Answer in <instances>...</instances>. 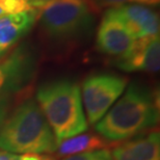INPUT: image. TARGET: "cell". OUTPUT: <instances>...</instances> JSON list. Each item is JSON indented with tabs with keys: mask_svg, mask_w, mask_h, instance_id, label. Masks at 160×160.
Masks as SVG:
<instances>
[{
	"mask_svg": "<svg viewBox=\"0 0 160 160\" xmlns=\"http://www.w3.org/2000/svg\"><path fill=\"white\" fill-rule=\"evenodd\" d=\"M158 120V104L153 94L146 86L132 83L123 97L95 124V129L108 142H120L156 126Z\"/></svg>",
	"mask_w": 160,
	"mask_h": 160,
	"instance_id": "obj_1",
	"label": "cell"
},
{
	"mask_svg": "<svg viewBox=\"0 0 160 160\" xmlns=\"http://www.w3.org/2000/svg\"><path fill=\"white\" fill-rule=\"evenodd\" d=\"M57 142L36 101L20 104L0 127V150L12 154H47Z\"/></svg>",
	"mask_w": 160,
	"mask_h": 160,
	"instance_id": "obj_2",
	"label": "cell"
},
{
	"mask_svg": "<svg viewBox=\"0 0 160 160\" xmlns=\"http://www.w3.org/2000/svg\"><path fill=\"white\" fill-rule=\"evenodd\" d=\"M38 105L55 136L56 142L88 130L80 86L71 80H56L41 85Z\"/></svg>",
	"mask_w": 160,
	"mask_h": 160,
	"instance_id": "obj_3",
	"label": "cell"
},
{
	"mask_svg": "<svg viewBox=\"0 0 160 160\" xmlns=\"http://www.w3.org/2000/svg\"><path fill=\"white\" fill-rule=\"evenodd\" d=\"M95 14L88 0H51L39 9L38 20L48 38L67 41L86 32Z\"/></svg>",
	"mask_w": 160,
	"mask_h": 160,
	"instance_id": "obj_4",
	"label": "cell"
},
{
	"mask_svg": "<svg viewBox=\"0 0 160 160\" xmlns=\"http://www.w3.org/2000/svg\"><path fill=\"white\" fill-rule=\"evenodd\" d=\"M128 79L112 74H98L82 83V103L89 124H96L109 110L126 88Z\"/></svg>",
	"mask_w": 160,
	"mask_h": 160,
	"instance_id": "obj_5",
	"label": "cell"
},
{
	"mask_svg": "<svg viewBox=\"0 0 160 160\" xmlns=\"http://www.w3.org/2000/svg\"><path fill=\"white\" fill-rule=\"evenodd\" d=\"M116 66L125 72L156 73L160 68L159 34L137 39L123 56L117 57Z\"/></svg>",
	"mask_w": 160,
	"mask_h": 160,
	"instance_id": "obj_6",
	"label": "cell"
},
{
	"mask_svg": "<svg viewBox=\"0 0 160 160\" xmlns=\"http://www.w3.org/2000/svg\"><path fill=\"white\" fill-rule=\"evenodd\" d=\"M33 59L28 50L17 48L0 62V96L21 89L32 76Z\"/></svg>",
	"mask_w": 160,
	"mask_h": 160,
	"instance_id": "obj_7",
	"label": "cell"
},
{
	"mask_svg": "<svg viewBox=\"0 0 160 160\" xmlns=\"http://www.w3.org/2000/svg\"><path fill=\"white\" fill-rule=\"evenodd\" d=\"M135 42L112 9H107L102 19L97 33V48L99 51L110 56L120 57L126 54Z\"/></svg>",
	"mask_w": 160,
	"mask_h": 160,
	"instance_id": "obj_8",
	"label": "cell"
},
{
	"mask_svg": "<svg viewBox=\"0 0 160 160\" xmlns=\"http://www.w3.org/2000/svg\"><path fill=\"white\" fill-rule=\"evenodd\" d=\"M112 9L135 40L159 34V15L151 6L127 3Z\"/></svg>",
	"mask_w": 160,
	"mask_h": 160,
	"instance_id": "obj_9",
	"label": "cell"
},
{
	"mask_svg": "<svg viewBox=\"0 0 160 160\" xmlns=\"http://www.w3.org/2000/svg\"><path fill=\"white\" fill-rule=\"evenodd\" d=\"M38 16L39 11L32 9L0 17V57L29 32Z\"/></svg>",
	"mask_w": 160,
	"mask_h": 160,
	"instance_id": "obj_10",
	"label": "cell"
},
{
	"mask_svg": "<svg viewBox=\"0 0 160 160\" xmlns=\"http://www.w3.org/2000/svg\"><path fill=\"white\" fill-rule=\"evenodd\" d=\"M113 160H160V136L157 130L137 136L116 147Z\"/></svg>",
	"mask_w": 160,
	"mask_h": 160,
	"instance_id": "obj_11",
	"label": "cell"
},
{
	"mask_svg": "<svg viewBox=\"0 0 160 160\" xmlns=\"http://www.w3.org/2000/svg\"><path fill=\"white\" fill-rule=\"evenodd\" d=\"M108 145V140L103 138L101 135L92 133H80L78 135L57 142L56 151L60 157H68L72 155L106 149Z\"/></svg>",
	"mask_w": 160,
	"mask_h": 160,
	"instance_id": "obj_12",
	"label": "cell"
},
{
	"mask_svg": "<svg viewBox=\"0 0 160 160\" xmlns=\"http://www.w3.org/2000/svg\"><path fill=\"white\" fill-rule=\"evenodd\" d=\"M0 9L5 16L32 11V8L29 0H0Z\"/></svg>",
	"mask_w": 160,
	"mask_h": 160,
	"instance_id": "obj_13",
	"label": "cell"
},
{
	"mask_svg": "<svg viewBox=\"0 0 160 160\" xmlns=\"http://www.w3.org/2000/svg\"><path fill=\"white\" fill-rule=\"evenodd\" d=\"M62 160H113V158L111 153L108 150L102 149L98 150V151L68 156V157H65Z\"/></svg>",
	"mask_w": 160,
	"mask_h": 160,
	"instance_id": "obj_14",
	"label": "cell"
},
{
	"mask_svg": "<svg viewBox=\"0 0 160 160\" xmlns=\"http://www.w3.org/2000/svg\"><path fill=\"white\" fill-rule=\"evenodd\" d=\"M92 9L97 12L101 8H116L127 3H132L133 0H88Z\"/></svg>",
	"mask_w": 160,
	"mask_h": 160,
	"instance_id": "obj_15",
	"label": "cell"
},
{
	"mask_svg": "<svg viewBox=\"0 0 160 160\" xmlns=\"http://www.w3.org/2000/svg\"><path fill=\"white\" fill-rule=\"evenodd\" d=\"M9 104H11V100H9V96H0V127L4 123L6 120V116L8 113Z\"/></svg>",
	"mask_w": 160,
	"mask_h": 160,
	"instance_id": "obj_16",
	"label": "cell"
},
{
	"mask_svg": "<svg viewBox=\"0 0 160 160\" xmlns=\"http://www.w3.org/2000/svg\"><path fill=\"white\" fill-rule=\"evenodd\" d=\"M14 160H55L53 157L44 154H21L15 155Z\"/></svg>",
	"mask_w": 160,
	"mask_h": 160,
	"instance_id": "obj_17",
	"label": "cell"
},
{
	"mask_svg": "<svg viewBox=\"0 0 160 160\" xmlns=\"http://www.w3.org/2000/svg\"><path fill=\"white\" fill-rule=\"evenodd\" d=\"M49 1H51V0H29V3L32 9H38L39 11L41 8H43Z\"/></svg>",
	"mask_w": 160,
	"mask_h": 160,
	"instance_id": "obj_18",
	"label": "cell"
},
{
	"mask_svg": "<svg viewBox=\"0 0 160 160\" xmlns=\"http://www.w3.org/2000/svg\"><path fill=\"white\" fill-rule=\"evenodd\" d=\"M133 2L138 3V4L148 5V6H156L159 4L160 0H133Z\"/></svg>",
	"mask_w": 160,
	"mask_h": 160,
	"instance_id": "obj_19",
	"label": "cell"
},
{
	"mask_svg": "<svg viewBox=\"0 0 160 160\" xmlns=\"http://www.w3.org/2000/svg\"><path fill=\"white\" fill-rule=\"evenodd\" d=\"M14 158L15 154L5 151H0V160H14Z\"/></svg>",
	"mask_w": 160,
	"mask_h": 160,
	"instance_id": "obj_20",
	"label": "cell"
}]
</instances>
